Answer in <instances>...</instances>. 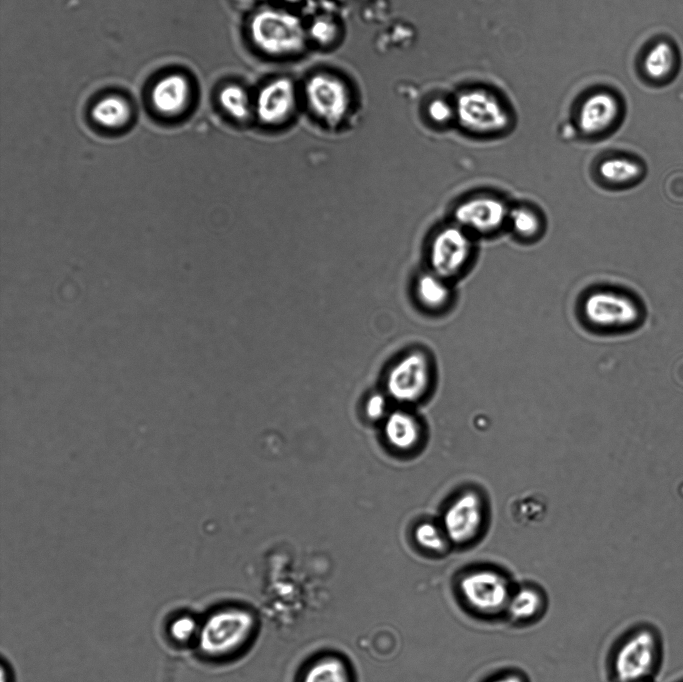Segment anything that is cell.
Masks as SVG:
<instances>
[{
	"label": "cell",
	"instance_id": "6da1fadb",
	"mask_svg": "<svg viewBox=\"0 0 683 682\" xmlns=\"http://www.w3.org/2000/svg\"><path fill=\"white\" fill-rule=\"evenodd\" d=\"M248 34L255 48L266 56L289 57L301 53L308 31L294 13L277 8L255 12L248 23Z\"/></svg>",
	"mask_w": 683,
	"mask_h": 682
},
{
	"label": "cell",
	"instance_id": "7a4b0ae2",
	"mask_svg": "<svg viewBox=\"0 0 683 682\" xmlns=\"http://www.w3.org/2000/svg\"><path fill=\"white\" fill-rule=\"evenodd\" d=\"M663 658V642L658 629L639 626L619 644L612 662L616 682L655 681Z\"/></svg>",
	"mask_w": 683,
	"mask_h": 682
},
{
	"label": "cell",
	"instance_id": "3957f363",
	"mask_svg": "<svg viewBox=\"0 0 683 682\" xmlns=\"http://www.w3.org/2000/svg\"><path fill=\"white\" fill-rule=\"evenodd\" d=\"M254 629L255 617L250 611L237 607L218 609L200 623L196 645L202 655L221 658L242 647Z\"/></svg>",
	"mask_w": 683,
	"mask_h": 682
},
{
	"label": "cell",
	"instance_id": "277c9868",
	"mask_svg": "<svg viewBox=\"0 0 683 682\" xmlns=\"http://www.w3.org/2000/svg\"><path fill=\"white\" fill-rule=\"evenodd\" d=\"M513 589L506 575L487 567L468 571L458 581V591L465 604L484 615L505 612Z\"/></svg>",
	"mask_w": 683,
	"mask_h": 682
},
{
	"label": "cell",
	"instance_id": "5b68a950",
	"mask_svg": "<svg viewBox=\"0 0 683 682\" xmlns=\"http://www.w3.org/2000/svg\"><path fill=\"white\" fill-rule=\"evenodd\" d=\"M487 506L481 493L466 489L454 496L444 509L440 524L452 546L474 542L485 528Z\"/></svg>",
	"mask_w": 683,
	"mask_h": 682
},
{
	"label": "cell",
	"instance_id": "8992f818",
	"mask_svg": "<svg viewBox=\"0 0 683 682\" xmlns=\"http://www.w3.org/2000/svg\"><path fill=\"white\" fill-rule=\"evenodd\" d=\"M642 312L639 302L632 296L612 290L592 292L583 303L586 320L601 329H632L640 324Z\"/></svg>",
	"mask_w": 683,
	"mask_h": 682
},
{
	"label": "cell",
	"instance_id": "52a82bcc",
	"mask_svg": "<svg viewBox=\"0 0 683 682\" xmlns=\"http://www.w3.org/2000/svg\"><path fill=\"white\" fill-rule=\"evenodd\" d=\"M305 100L311 112L329 126H337L346 117L350 92L344 81L329 73H316L305 83Z\"/></svg>",
	"mask_w": 683,
	"mask_h": 682
},
{
	"label": "cell",
	"instance_id": "ba28073f",
	"mask_svg": "<svg viewBox=\"0 0 683 682\" xmlns=\"http://www.w3.org/2000/svg\"><path fill=\"white\" fill-rule=\"evenodd\" d=\"M459 123L477 134H494L504 130L509 117L501 102L483 89L469 90L461 94L456 104Z\"/></svg>",
	"mask_w": 683,
	"mask_h": 682
},
{
	"label": "cell",
	"instance_id": "9c48e42d",
	"mask_svg": "<svg viewBox=\"0 0 683 682\" xmlns=\"http://www.w3.org/2000/svg\"><path fill=\"white\" fill-rule=\"evenodd\" d=\"M473 244L468 231L454 223L440 229L429 248L432 272L449 280L460 274L472 254Z\"/></svg>",
	"mask_w": 683,
	"mask_h": 682
},
{
	"label": "cell",
	"instance_id": "30bf717a",
	"mask_svg": "<svg viewBox=\"0 0 683 682\" xmlns=\"http://www.w3.org/2000/svg\"><path fill=\"white\" fill-rule=\"evenodd\" d=\"M432 366L422 351L404 356L390 371L387 379L389 393L402 402H416L430 389Z\"/></svg>",
	"mask_w": 683,
	"mask_h": 682
},
{
	"label": "cell",
	"instance_id": "8fae6325",
	"mask_svg": "<svg viewBox=\"0 0 683 682\" xmlns=\"http://www.w3.org/2000/svg\"><path fill=\"white\" fill-rule=\"evenodd\" d=\"M297 104V90L288 77H277L258 91L254 99V113L267 126L285 123L294 113Z\"/></svg>",
	"mask_w": 683,
	"mask_h": 682
},
{
	"label": "cell",
	"instance_id": "7c38bea8",
	"mask_svg": "<svg viewBox=\"0 0 683 682\" xmlns=\"http://www.w3.org/2000/svg\"><path fill=\"white\" fill-rule=\"evenodd\" d=\"M509 209L501 199L479 195L461 202L454 210L455 223L465 230L493 233L508 221Z\"/></svg>",
	"mask_w": 683,
	"mask_h": 682
},
{
	"label": "cell",
	"instance_id": "4fadbf2b",
	"mask_svg": "<svg viewBox=\"0 0 683 682\" xmlns=\"http://www.w3.org/2000/svg\"><path fill=\"white\" fill-rule=\"evenodd\" d=\"M620 114L617 98L606 91L596 92L583 102L578 114V125L586 135H599L615 125Z\"/></svg>",
	"mask_w": 683,
	"mask_h": 682
},
{
	"label": "cell",
	"instance_id": "5bb4252c",
	"mask_svg": "<svg viewBox=\"0 0 683 682\" xmlns=\"http://www.w3.org/2000/svg\"><path fill=\"white\" fill-rule=\"evenodd\" d=\"M679 57L674 45L667 40H657L649 46L642 59L644 75L652 82L664 83L677 71Z\"/></svg>",
	"mask_w": 683,
	"mask_h": 682
},
{
	"label": "cell",
	"instance_id": "9a60e30c",
	"mask_svg": "<svg viewBox=\"0 0 683 682\" xmlns=\"http://www.w3.org/2000/svg\"><path fill=\"white\" fill-rule=\"evenodd\" d=\"M190 85L180 74H171L161 79L152 92L153 104L163 114L175 115L187 105Z\"/></svg>",
	"mask_w": 683,
	"mask_h": 682
},
{
	"label": "cell",
	"instance_id": "2e32d148",
	"mask_svg": "<svg viewBox=\"0 0 683 682\" xmlns=\"http://www.w3.org/2000/svg\"><path fill=\"white\" fill-rule=\"evenodd\" d=\"M385 435L393 447L404 451L412 450L422 438V427L412 414L396 411L386 420Z\"/></svg>",
	"mask_w": 683,
	"mask_h": 682
},
{
	"label": "cell",
	"instance_id": "e0dca14e",
	"mask_svg": "<svg viewBox=\"0 0 683 682\" xmlns=\"http://www.w3.org/2000/svg\"><path fill=\"white\" fill-rule=\"evenodd\" d=\"M543 593L532 585L513 589L505 613L513 622H528L535 619L544 609Z\"/></svg>",
	"mask_w": 683,
	"mask_h": 682
},
{
	"label": "cell",
	"instance_id": "ac0fdd59",
	"mask_svg": "<svg viewBox=\"0 0 683 682\" xmlns=\"http://www.w3.org/2000/svg\"><path fill=\"white\" fill-rule=\"evenodd\" d=\"M600 177L614 186H631L644 175V166L638 160L625 156L610 157L598 166Z\"/></svg>",
	"mask_w": 683,
	"mask_h": 682
},
{
	"label": "cell",
	"instance_id": "d6986e66",
	"mask_svg": "<svg viewBox=\"0 0 683 682\" xmlns=\"http://www.w3.org/2000/svg\"><path fill=\"white\" fill-rule=\"evenodd\" d=\"M447 281L434 272L421 274L415 285L419 303L429 310L445 307L451 298V288Z\"/></svg>",
	"mask_w": 683,
	"mask_h": 682
},
{
	"label": "cell",
	"instance_id": "ffe728a7",
	"mask_svg": "<svg viewBox=\"0 0 683 682\" xmlns=\"http://www.w3.org/2000/svg\"><path fill=\"white\" fill-rule=\"evenodd\" d=\"M218 100L223 110L235 120L245 121L254 112V101L247 90L239 84H228L223 87Z\"/></svg>",
	"mask_w": 683,
	"mask_h": 682
},
{
	"label": "cell",
	"instance_id": "44dd1931",
	"mask_svg": "<svg viewBox=\"0 0 683 682\" xmlns=\"http://www.w3.org/2000/svg\"><path fill=\"white\" fill-rule=\"evenodd\" d=\"M302 682H350V673L342 659L325 656L306 669Z\"/></svg>",
	"mask_w": 683,
	"mask_h": 682
},
{
	"label": "cell",
	"instance_id": "7402d4cb",
	"mask_svg": "<svg viewBox=\"0 0 683 682\" xmlns=\"http://www.w3.org/2000/svg\"><path fill=\"white\" fill-rule=\"evenodd\" d=\"M92 116L101 126L106 128L123 127L130 118L128 103L121 97L108 96L100 100L93 108Z\"/></svg>",
	"mask_w": 683,
	"mask_h": 682
},
{
	"label": "cell",
	"instance_id": "603a6c76",
	"mask_svg": "<svg viewBox=\"0 0 683 682\" xmlns=\"http://www.w3.org/2000/svg\"><path fill=\"white\" fill-rule=\"evenodd\" d=\"M414 538L420 548L433 554H443L452 546L442 525L431 521L418 524Z\"/></svg>",
	"mask_w": 683,
	"mask_h": 682
},
{
	"label": "cell",
	"instance_id": "cb8c5ba5",
	"mask_svg": "<svg viewBox=\"0 0 683 682\" xmlns=\"http://www.w3.org/2000/svg\"><path fill=\"white\" fill-rule=\"evenodd\" d=\"M507 222L518 236L525 239L537 236L542 226L539 215L527 206H517L509 210Z\"/></svg>",
	"mask_w": 683,
	"mask_h": 682
},
{
	"label": "cell",
	"instance_id": "d4e9b609",
	"mask_svg": "<svg viewBox=\"0 0 683 682\" xmlns=\"http://www.w3.org/2000/svg\"><path fill=\"white\" fill-rule=\"evenodd\" d=\"M200 623L194 616L182 614L175 617L168 626L170 638L177 644H189L197 641Z\"/></svg>",
	"mask_w": 683,
	"mask_h": 682
},
{
	"label": "cell",
	"instance_id": "484cf974",
	"mask_svg": "<svg viewBox=\"0 0 683 682\" xmlns=\"http://www.w3.org/2000/svg\"><path fill=\"white\" fill-rule=\"evenodd\" d=\"M429 117L437 124L447 123L453 116V108L444 100L435 99L427 108Z\"/></svg>",
	"mask_w": 683,
	"mask_h": 682
},
{
	"label": "cell",
	"instance_id": "4316f807",
	"mask_svg": "<svg viewBox=\"0 0 683 682\" xmlns=\"http://www.w3.org/2000/svg\"><path fill=\"white\" fill-rule=\"evenodd\" d=\"M309 34L318 41L327 42L335 34V25L328 20L319 19L313 23Z\"/></svg>",
	"mask_w": 683,
	"mask_h": 682
},
{
	"label": "cell",
	"instance_id": "83f0119b",
	"mask_svg": "<svg viewBox=\"0 0 683 682\" xmlns=\"http://www.w3.org/2000/svg\"><path fill=\"white\" fill-rule=\"evenodd\" d=\"M385 410V400L381 395H373L366 404L367 415L372 419L380 418Z\"/></svg>",
	"mask_w": 683,
	"mask_h": 682
},
{
	"label": "cell",
	"instance_id": "f1b7e54d",
	"mask_svg": "<svg viewBox=\"0 0 683 682\" xmlns=\"http://www.w3.org/2000/svg\"><path fill=\"white\" fill-rule=\"evenodd\" d=\"M489 682H525V680L520 674L506 673L493 678Z\"/></svg>",
	"mask_w": 683,
	"mask_h": 682
},
{
	"label": "cell",
	"instance_id": "f546056e",
	"mask_svg": "<svg viewBox=\"0 0 683 682\" xmlns=\"http://www.w3.org/2000/svg\"><path fill=\"white\" fill-rule=\"evenodd\" d=\"M9 676V673L6 672V667L4 664H2L1 667V682H10L9 679L7 680V677Z\"/></svg>",
	"mask_w": 683,
	"mask_h": 682
},
{
	"label": "cell",
	"instance_id": "4dcf8cb0",
	"mask_svg": "<svg viewBox=\"0 0 683 682\" xmlns=\"http://www.w3.org/2000/svg\"><path fill=\"white\" fill-rule=\"evenodd\" d=\"M646 682H656V681H646Z\"/></svg>",
	"mask_w": 683,
	"mask_h": 682
}]
</instances>
